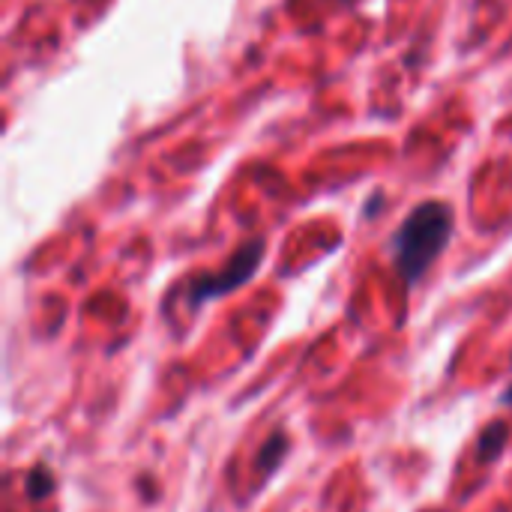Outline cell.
Segmentation results:
<instances>
[{
    "label": "cell",
    "instance_id": "3957f363",
    "mask_svg": "<svg viewBox=\"0 0 512 512\" xmlns=\"http://www.w3.org/2000/svg\"><path fill=\"white\" fill-rule=\"evenodd\" d=\"M507 438H510V426H507L504 420L489 423V426L480 432V441H477V456H480V462H483V465H492V462L504 453Z\"/></svg>",
    "mask_w": 512,
    "mask_h": 512
},
{
    "label": "cell",
    "instance_id": "52a82bcc",
    "mask_svg": "<svg viewBox=\"0 0 512 512\" xmlns=\"http://www.w3.org/2000/svg\"><path fill=\"white\" fill-rule=\"evenodd\" d=\"M345 3H348V0H345Z\"/></svg>",
    "mask_w": 512,
    "mask_h": 512
},
{
    "label": "cell",
    "instance_id": "7a4b0ae2",
    "mask_svg": "<svg viewBox=\"0 0 512 512\" xmlns=\"http://www.w3.org/2000/svg\"><path fill=\"white\" fill-rule=\"evenodd\" d=\"M264 249H267L264 240H249V243H243V246L231 255V261H228L222 270L204 273V276L192 279V282H189V306L198 309V306L207 303V300H219V297H225V294L243 288V285L258 273V267H261V261H264Z\"/></svg>",
    "mask_w": 512,
    "mask_h": 512
},
{
    "label": "cell",
    "instance_id": "5b68a950",
    "mask_svg": "<svg viewBox=\"0 0 512 512\" xmlns=\"http://www.w3.org/2000/svg\"><path fill=\"white\" fill-rule=\"evenodd\" d=\"M51 489H54V477H51L48 468H33L27 474V492H30L33 501H42L45 495H51Z\"/></svg>",
    "mask_w": 512,
    "mask_h": 512
},
{
    "label": "cell",
    "instance_id": "8992f818",
    "mask_svg": "<svg viewBox=\"0 0 512 512\" xmlns=\"http://www.w3.org/2000/svg\"><path fill=\"white\" fill-rule=\"evenodd\" d=\"M504 405H512V387L504 393Z\"/></svg>",
    "mask_w": 512,
    "mask_h": 512
},
{
    "label": "cell",
    "instance_id": "277c9868",
    "mask_svg": "<svg viewBox=\"0 0 512 512\" xmlns=\"http://www.w3.org/2000/svg\"><path fill=\"white\" fill-rule=\"evenodd\" d=\"M285 450H288V444H285V435L282 432H273L270 435V441L264 444V450H261V459H258V468L261 471H267V477L279 468V462L285 459Z\"/></svg>",
    "mask_w": 512,
    "mask_h": 512
},
{
    "label": "cell",
    "instance_id": "6da1fadb",
    "mask_svg": "<svg viewBox=\"0 0 512 512\" xmlns=\"http://www.w3.org/2000/svg\"><path fill=\"white\" fill-rule=\"evenodd\" d=\"M453 228H456V219L444 201H423L393 231L390 255L408 291L417 288L423 276L432 270V264L444 255V249L453 240Z\"/></svg>",
    "mask_w": 512,
    "mask_h": 512
}]
</instances>
